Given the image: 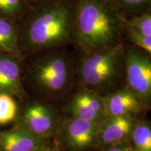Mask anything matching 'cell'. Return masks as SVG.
I'll list each match as a JSON object with an SVG mask.
<instances>
[{
	"mask_svg": "<svg viewBox=\"0 0 151 151\" xmlns=\"http://www.w3.org/2000/svg\"><path fill=\"white\" fill-rule=\"evenodd\" d=\"M71 117L100 124L107 118L104 97L96 92L81 88L73 94L65 106Z\"/></svg>",
	"mask_w": 151,
	"mask_h": 151,
	"instance_id": "cell-6",
	"label": "cell"
},
{
	"mask_svg": "<svg viewBox=\"0 0 151 151\" xmlns=\"http://www.w3.org/2000/svg\"><path fill=\"white\" fill-rule=\"evenodd\" d=\"M125 83L145 109L151 106V55L139 47L126 48Z\"/></svg>",
	"mask_w": 151,
	"mask_h": 151,
	"instance_id": "cell-5",
	"label": "cell"
},
{
	"mask_svg": "<svg viewBox=\"0 0 151 151\" xmlns=\"http://www.w3.org/2000/svg\"><path fill=\"white\" fill-rule=\"evenodd\" d=\"M23 90L21 78V60L0 53V94H20Z\"/></svg>",
	"mask_w": 151,
	"mask_h": 151,
	"instance_id": "cell-11",
	"label": "cell"
},
{
	"mask_svg": "<svg viewBox=\"0 0 151 151\" xmlns=\"http://www.w3.org/2000/svg\"><path fill=\"white\" fill-rule=\"evenodd\" d=\"M137 116L107 117L99 126L95 148H103L130 141Z\"/></svg>",
	"mask_w": 151,
	"mask_h": 151,
	"instance_id": "cell-8",
	"label": "cell"
},
{
	"mask_svg": "<svg viewBox=\"0 0 151 151\" xmlns=\"http://www.w3.org/2000/svg\"><path fill=\"white\" fill-rule=\"evenodd\" d=\"M130 142L136 151H151V122L146 119L137 118Z\"/></svg>",
	"mask_w": 151,
	"mask_h": 151,
	"instance_id": "cell-14",
	"label": "cell"
},
{
	"mask_svg": "<svg viewBox=\"0 0 151 151\" xmlns=\"http://www.w3.org/2000/svg\"><path fill=\"white\" fill-rule=\"evenodd\" d=\"M21 59L73 43V0H45L32 3L17 22Z\"/></svg>",
	"mask_w": 151,
	"mask_h": 151,
	"instance_id": "cell-1",
	"label": "cell"
},
{
	"mask_svg": "<svg viewBox=\"0 0 151 151\" xmlns=\"http://www.w3.org/2000/svg\"><path fill=\"white\" fill-rule=\"evenodd\" d=\"M78 65L67 47L37 52L21 59L22 84L46 95H60L76 81Z\"/></svg>",
	"mask_w": 151,
	"mask_h": 151,
	"instance_id": "cell-3",
	"label": "cell"
},
{
	"mask_svg": "<svg viewBox=\"0 0 151 151\" xmlns=\"http://www.w3.org/2000/svg\"><path fill=\"white\" fill-rule=\"evenodd\" d=\"M42 139L24 127L6 132L1 137V151H36L41 147Z\"/></svg>",
	"mask_w": 151,
	"mask_h": 151,
	"instance_id": "cell-12",
	"label": "cell"
},
{
	"mask_svg": "<svg viewBox=\"0 0 151 151\" xmlns=\"http://www.w3.org/2000/svg\"><path fill=\"white\" fill-rule=\"evenodd\" d=\"M107 117L137 116L145 110L137 96L127 86L103 96Z\"/></svg>",
	"mask_w": 151,
	"mask_h": 151,
	"instance_id": "cell-10",
	"label": "cell"
},
{
	"mask_svg": "<svg viewBox=\"0 0 151 151\" xmlns=\"http://www.w3.org/2000/svg\"><path fill=\"white\" fill-rule=\"evenodd\" d=\"M24 128L37 137L45 138L52 134L56 126V116L48 105L40 102L30 104L22 115Z\"/></svg>",
	"mask_w": 151,
	"mask_h": 151,
	"instance_id": "cell-9",
	"label": "cell"
},
{
	"mask_svg": "<svg viewBox=\"0 0 151 151\" xmlns=\"http://www.w3.org/2000/svg\"><path fill=\"white\" fill-rule=\"evenodd\" d=\"M73 1V43L81 57L122 43L127 18L111 0Z\"/></svg>",
	"mask_w": 151,
	"mask_h": 151,
	"instance_id": "cell-2",
	"label": "cell"
},
{
	"mask_svg": "<svg viewBox=\"0 0 151 151\" xmlns=\"http://www.w3.org/2000/svg\"><path fill=\"white\" fill-rule=\"evenodd\" d=\"M126 18L151 14V0H111Z\"/></svg>",
	"mask_w": 151,
	"mask_h": 151,
	"instance_id": "cell-16",
	"label": "cell"
},
{
	"mask_svg": "<svg viewBox=\"0 0 151 151\" xmlns=\"http://www.w3.org/2000/svg\"><path fill=\"white\" fill-rule=\"evenodd\" d=\"M45 1V0H29V1L30 3H35V2H39V1Z\"/></svg>",
	"mask_w": 151,
	"mask_h": 151,
	"instance_id": "cell-22",
	"label": "cell"
},
{
	"mask_svg": "<svg viewBox=\"0 0 151 151\" xmlns=\"http://www.w3.org/2000/svg\"><path fill=\"white\" fill-rule=\"evenodd\" d=\"M127 32L128 37L136 46L146 51L147 53L151 55V36H143L138 35L129 30H126Z\"/></svg>",
	"mask_w": 151,
	"mask_h": 151,
	"instance_id": "cell-19",
	"label": "cell"
},
{
	"mask_svg": "<svg viewBox=\"0 0 151 151\" xmlns=\"http://www.w3.org/2000/svg\"><path fill=\"white\" fill-rule=\"evenodd\" d=\"M0 53L11 55L21 60L17 23L2 18H0Z\"/></svg>",
	"mask_w": 151,
	"mask_h": 151,
	"instance_id": "cell-13",
	"label": "cell"
},
{
	"mask_svg": "<svg viewBox=\"0 0 151 151\" xmlns=\"http://www.w3.org/2000/svg\"><path fill=\"white\" fill-rule=\"evenodd\" d=\"M126 48L122 43L78 60L77 82L81 88L104 96L125 83Z\"/></svg>",
	"mask_w": 151,
	"mask_h": 151,
	"instance_id": "cell-4",
	"label": "cell"
},
{
	"mask_svg": "<svg viewBox=\"0 0 151 151\" xmlns=\"http://www.w3.org/2000/svg\"><path fill=\"white\" fill-rule=\"evenodd\" d=\"M36 151H56L55 150H54V149H52L51 148H44V147H40L39 149H37Z\"/></svg>",
	"mask_w": 151,
	"mask_h": 151,
	"instance_id": "cell-21",
	"label": "cell"
},
{
	"mask_svg": "<svg viewBox=\"0 0 151 151\" xmlns=\"http://www.w3.org/2000/svg\"><path fill=\"white\" fill-rule=\"evenodd\" d=\"M29 0H0V18L17 23L28 10Z\"/></svg>",
	"mask_w": 151,
	"mask_h": 151,
	"instance_id": "cell-15",
	"label": "cell"
},
{
	"mask_svg": "<svg viewBox=\"0 0 151 151\" xmlns=\"http://www.w3.org/2000/svg\"><path fill=\"white\" fill-rule=\"evenodd\" d=\"M99 124L71 117L62 126V135L68 148L72 151H85L95 147Z\"/></svg>",
	"mask_w": 151,
	"mask_h": 151,
	"instance_id": "cell-7",
	"label": "cell"
},
{
	"mask_svg": "<svg viewBox=\"0 0 151 151\" xmlns=\"http://www.w3.org/2000/svg\"><path fill=\"white\" fill-rule=\"evenodd\" d=\"M18 105L14 98L7 94H0V124L9 123L16 118Z\"/></svg>",
	"mask_w": 151,
	"mask_h": 151,
	"instance_id": "cell-18",
	"label": "cell"
},
{
	"mask_svg": "<svg viewBox=\"0 0 151 151\" xmlns=\"http://www.w3.org/2000/svg\"><path fill=\"white\" fill-rule=\"evenodd\" d=\"M125 30H129L138 35L151 36V14L127 18Z\"/></svg>",
	"mask_w": 151,
	"mask_h": 151,
	"instance_id": "cell-17",
	"label": "cell"
},
{
	"mask_svg": "<svg viewBox=\"0 0 151 151\" xmlns=\"http://www.w3.org/2000/svg\"><path fill=\"white\" fill-rule=\"evenodd\" d=\"M101 151H136L130 141H127L101 148Z\"/></svg>",
	"mask_w": 151,
	"mask_h": 151,
	"instance_id": "cell-20",
	"label": "cell"
}]
</instances>
